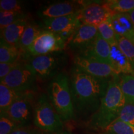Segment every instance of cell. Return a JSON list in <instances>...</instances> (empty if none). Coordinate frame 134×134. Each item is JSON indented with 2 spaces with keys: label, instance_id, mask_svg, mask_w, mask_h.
Wrapping results in <instances>:
<instances>
[{
  "label": "cell",
  "instance_id": "6da1fadb",
  "mask_svg": "<svg viewBox=\"0 0 134 134\" xmlns=\"http://www.w3.org/2000/svg\"><path fill=\"white\" fill-rule=\"evenodd\" d=\"M109 81L95 78L75 66L70 81L74 108L80 113H94L106 93Z\"/></svg>",
  "mask_w": 134,
  "mask_h": 134
},
{
  "label": "cell",
  "instance_id": "7a4b0ae2",
  "mask_svg": "<svg viewBox=\"0 0 134 134\" xmlns=\"http://www.w3.org/2000/svg\"><path fill=\"white\" fill-rule=\"evenodd\" d=\"M126 99L120 88L119 77L115 76L109 81L106 93L98 110L89 120V126L95 129L104 130L118 119Z\"/></svg>",
  "mask_w": 134,
  "mask_h": 134
},
{
  "label": "cell",
  "instance_id": "3957f363",
  "mask_svg": "<svg viewBox=\"0 0 134 134\" xmlns=\"http://www.w3.org/2000/svg\"><path fill=\"white\" fill-rule=\"evenodd\" d=\"M48 98L62 120L74 117L75 108L68 76L58 73L52 78L48 87Z\"/></svg>",
  "mask_w": 134,
  "mask_h": 134
},
{
  "label": "cell",
  "instance_id": "277c9868",
  "mask_svg": "<svg viewBox=\"0 0 134 134\" xmlns=\"http://www.w3.org/2000/svg\"><path fill=\"white\" fill-rule=\"evenodd\" d=\"M34 122L38 129L47 132H60L63 122L48 97L43 94L37 101L34 114Z\"/></svg>",
  "mask_w": 134,
  "mask_h": 134
},
{
  "label": "cell",
  "instance_id": "5b68a950",
  "mask_svg": "<svg viewBox=\"0 0 134 134\" xmlns=\"http://www.w3.org/2000/svg\"><path fill=\"white\" fill-rule=\"evenodd\" d=\"M66 42L58 35L43 29L35 40L27 54L35 57L60 52L66 47Z\"/></svg>",
  "mask_w": 134,
  "mask_h": 134
},
{
  "label": "cell",
  "instance_id": "8992f818",
  "mask_svg": "<svg viewBox=\"0 0 134 134\" xmlns=\"http://www.w3.org/2000/svg\"><path fill=\"white\" fill-rule=\"evenodd\" d=\"M37 75L28 63L22 62L13 69L1 83L19 92H26L32 88Z\"/></svg>",
  "mask_w": 134,
  "mask_h": 134
},
{
  "label": "cell",
  "instance_id": "52a82bcc",
  "mask_svg": "<svg viewBox=\"0 0 134 134\" xmlns=\"http://www.w3.org/2000/svg\"><path fill=\"white\" fill-rule=\"evenodd\" d=\"M62 57L50 53L47 55L31 57L29 64L37 77L46 80L57 75V71L62 64Z\"/></svg>",
  "mask_w": 134,
  "mask_h": 134
},
{
  "label": "cell",
  "instance_id": "ba28073f",
  "mask_svg": "<svg viewBox=\"0 0 134 134\" xmlns=\"http://www.w3.org/2000/svg\"><path fill=\"white\" fill-rule=\"evenodd\" d=\"M74 63L75 66L99 79L110 81L114 77L119 76L118 73L110 65L81 55L75 56Z\"/></svg>",
  "mask_w": 134,
  "mask_h": 134
},
{
  "label": "cell",
  "instance_id": "9c48e42d",
  "mask_svg": "<svg viewBox=\"0 0 134 134\" xmlns=\"http://www.w3.org/2000/svg\"><path fill=\"white\" fill-rule=\"evenodd\" d=\"M78 13L54 19H43L44 29L56 34L66 41L81 25Z\"/></svg>",
  "mask_w": 134,
  "mask_h": 134
},
{
  "label": "cell",
  "instance_id": "30bf717a",
  "mask_svg": "<svg viewBox=\"0 0 134 134\" xmlns=\"http://www.w3.org/2000/svg\"><path fill=\"white\" fill-rule=\"evenodd\" d=\"M114 14L103 3H91L85 4L78 13L79 21L81 24L91 25L98 27L109 18Z\"/></svg>",
  "mask_w": 134,
  "mask_h": 134
},
{
  "label": "cell",
  "instance_id": "8fae6325",
  "mask_svg": "<svg viewBox=\"0 0 134 134\" xmlns=\"http://www.w3.org/2000/svg\"><path fill=\"white\" fill-rule=\"evenodd\" d=\"M31 98L29 93H27L14 102L7 109L1 113V114L8 117L22 127L27 123L31 119L32 110Z\"/></svg>",
  "mask_w": 134,
  "mask_h": 134
},
{
  "label": "cell",
  "instance_id": "7c38bea8",
  "mask_svg": "<svg viewBox=\"0 0 134 134\" xmlns=\"http://www.w3.org/2000/svg\"><path fill=\"white\" fill-rule=\"evenodd\" d=\"M98 27L81 24L66 41V47L83 51L94 41L98 35Z\"/></svg>",
  "mask_w": 134,
  "mask_h": 134
},
{
  "label": "cell",
  "instance_id": "4fadbf2b",
  "mask_svg": "<svg viewBox=\"0 0 134 134\" xmlns=\"http://www.w3.org/2000/svg\"><path fill=\"white\" fill-rule=\"evenodd\" d=\"M80 55L85 57L107 63L112 66L110 46L98 34L96 38Z\"/></svg>",
  "mask_w": 134,
  "mask_h": 134
},
{
  "label": "cell",
  "instance_id": "5bb4252c",
  "mask_svg": "<svg viewBox=\"0 0 134 134\" xmlns=\"http://www.w3.org/2000/svg\"><path fill=\"white\" fill-rule=\"evenodd\" d=\"M83 8L80 3L61 2L52 4L38 12L43 19H54L78 13Z\"/></svg>",
  "mask_w": 134,
  "mask_h": 134
},
{
  "label": "cell",
  "instance_id": "9a60e30c",
  "mask_svg": "<svg viewBox=\"0 0 134 134\" xmlns=\"http://www.w3.org/2000/svg\"><path fill=\"white\" fill-rule=\"evenodd\" d=\"M29 24L28 18L23 15L13 24L1 31V39L12 46H19L23 34Z\"/></svg>",
  "mask_w": 134,
  "mask_h": 134
},
{
  "label": "cell",
  "instance_id": "2e32d148",
  "mask_svg": "<svg viewBox=\"0 0 134 134\" xmlns=\"http://www.w3.org/2000/svg\"><path fill=\"white\" fill-rule=\"evenodd\" d=\"M110 19L115 34L125 38L134 45V26L129 14H115Z\"/></svg>",
  "mask_w": 134,
  "mask_h": 134
},
{
  "label": "cell",
  "instance_id": "e0dca14e",
  "mask_svg": "<svg viewBox=\"0 0 134 134\" xmlns=\"http://www.w3.org/2000/svg\"><path fill=\"white\" fill-rule=\"evenodd\" d=\"M110 60L112 67L118 73L134 76V70L131 63L117 44L110 46Z\"/></svg>",
  "mask_w": 134,
  "mask_h": 134
},
{
  "label": "cell",
  "instance_id": "ac0fdd59",
  "mask_svg": "<svg viewBox=\"0 0 134 134\" xmlns=\"http://www.w3.org/2000/svg\"><path fill=\"white\" fill-rule=\"evenodd\" d=\"M42 30L34 23H29L20 40L19 47L23 53L27 54L29 48Z\"/></svg>",
  "mask_w": 134,
  "mask_h": 134
},
{
  "label": "cell",
  "instance_id": "d6986e66",
  "mask_svg": "<svg viewBox=\"0 0 134 134\" xmlns=\"http://www.w3.org/2000/svg\"><path fill=\"white\" fill-rule=\"evenodd\" d=\"M27 93L19 92L1 83L0 84V110L1 113L6 110L14 102Z\"/></svg>",
  "mask_w": 134,
  "mask_h": 134
},
{
  "label": "cell",
  "instance_id": "ffe728a7",
  "mask_svg": "<svg viewBox=\"0 0 134 134\" xmlns=\"http://www.w3.org/2000/svg\"><path fill=\"white\" fill-rule=\"evenodd\" d=\"M23 53L18 46H12L1 39L0 63H13L20 61Z\"/></svg>",
  "mask_w": 134,
  "mask_h": 134
},
{
  "label": "cell",
  "instance_id": "44dd1931",
  "mask_svg": "<svg viewBox=\"0 0 134 134\" xmlns=\"http://www.w3.org/2000/svg\"><path fill=\"white\" fill-rule=\"evenodd\" d=\"M103 4L114 14H129L134 9V0H110L105 1Z\"/></svg>",
  "mask_w": 134,
  "mask_h": 134
},
{
  "label": "cell",
  "instance_id": "7402d4cb",
  "mask_svg": "<svg viewBox=\"0 0 134 134\" xmlns=\"http://www.w3.org/2000/svg\"><path fill=\"white\" fill-rule=\"evenodd\" d=\"M119 82L125 99L134 104V76L122 74L119 77Z\"/></svg>",
  "mask_w": 134,
  "mask_h": 134
},
{
  "label": "cell",
  "instance_id": "603a6c76",
  "mask_svg": "<svg viewBox=\"0 0 134 134\" xmlns=\"http://www.w3.org/2000/svg\"><path fill=\"white\" fill-rule=\"evenodd\" d=\"M103 130L104 134H134V126L117 119Z\"/></svg>",
  "mask_w": 134,
  "mask_h": 134
},
{
  "label": "cell",
  "instance_id": "cb8c5ba5",
  "mask_svg": "<svg viewBox=\"0 0 134 134\" xmlns=\"http://www.w3.org/2000/svg\"><path fill=\"white\" fill-rule=\"evenodd\" d=\"M98 33L110 46L117 43L116 34L111 24L110 18L98 26Z\"/></svg>",
  "mask_w": 134,
  "mask_h": 134
},
{
  "label": "cell",
  "instance_id": "d4e9b609",
  "mask_svg": "<svg viewBox=\"0 0 134 134\" xmlns=\"http://www.w3.org/2000/svg\"><path fill=\"white\" fill-rule=\"evenodd\" d=\"M117 44L128 58L134 70V45L123 37L116 34Z\"/></svg>",
  "mask_w": 134,
  "mask_h": 134
},
{
  "label": "cell",
  "instance_id": "484cf974",
  "mask_svg": "<svg viewBox=\"0 0 134 134\" xmlns=\"http://www.w3.org/2000/svg\"><path fill=\"white\" fill-rule=\"evenodd\" d=\"M118 119L134 126V104L127 101L120 111Z\"/></svg>",
  "mask_w": 134,
  "mask_h": 134
},
{
  "label": "cell",
  "instance_id": "4316f807",
  "mask_svg": "<svg viewBox=\"0 0 134 134\" xmlns=\"http://www.w3.org/2000/svg\"><path fill=\"white\" fill-rule=\"evenodd\" d=\"M24 15L23 12H7L0 11V29L2 31L6 27L13 24L20 17Z\"/></svg>",
  "mask_w": 134,
  "mask_h": 134
},
{
  "label": "cell",
  "instance_id": "83f0119b",
  "mask_svg": "<svg viewBox=\"0 0 134 134\" xmlns=\"http://www.w3.org/2000/svg\"><path fill=\"white\" fill-rule=\"evenodd\" d=\"M19 125L4 115L1 114L0 116V134H10L21 127Z\"/></svg>",
  "mask_w": 134,
  "mask_h": 134
},
{
  "label": "cell",
  "instance_id": "f1b7e54d",
  "mask_svg": "<svg viewBox=\"0 0 134 134\" xmlns=\"http://www.w3.org/2000/svg\"><path fill=\"white\" fill-rule=\"evenodd\" d=\"M0 11L22 13L21 4L16 0H1Z\"/></svg>",
  "mask_w": 134,
  "mask_h": 134
},
{
  "label": "cell",
  "instance_id": "f546056e",
  "mask_svg": "<svg viewBox=\"0 0 134 134\" xmlns=\"http://www.w3.org/2000/svg\"><path fill=\"white\" fill-rule=\"evenodd\" d=\"M22 62L18 61L13 63H0V80L6 77L13 69L21 64Z\"/></svg>",
  "mask_w": 134,
  "mask_h": 134
},
{
  "label": "cell",
  "instance_id": "4dcf8cb0",
  "mask_svg": "<svg viewBox=\"0 0 134 134\" xmlns=\"http://www.w3.org/2000/svg\"><path fill=\"white\" fill-rule=\"evenodd\" d=\"M38 133V132L33 129L21 127L16 129V130H14L12 133L10 134H37Z\"/></svg>",
  "mask_w": 134,
  "mask_h": 134
},
{
  "label": "cell",
  "instance_id": "1f68e13d",
  "mask_svg": "<svg viewBox=\"0 0 134 134\" xmlns=\"http://www.w3.org/2000/svg\"><path fill=\"white\" fill-rule=\"evenodd\" d=\"M129 14L130 19H131V21L134 26V9L132 10L131 12H130L129 13Z\"/></svg>",
  "mask_w": 134,
  "mask_h": 134
},
{
  "label": "cell",
  "instance_id": "d6a6232c",
  "mask_svg": "<svg viewBox=\"0 0 134 134\" xmlns=\"http://www.w3.org/2000/svg\"><path fill=\"white\" fill-rule=\"evenodd\" d=\"M57 134H71L70 133H68V132H58V133Z\"/></svg>",
  "mask_w": 134,
  "mask_h": 134
},
{
  "label": "cell",
  "instance_id": "836d02e7",
  "mask_svg": "<svg viewBox=\"0 0 134 134\" xmlns=\"http://www.w3.org/2000/svg\"><path fill=\"white\" fill-rule=\"evenodd\" d=\"M37 134H43V133H38Z\"/></svg>",
  "mask_w": 134,
  "mask_h": 134
},
{
  "label": "cell",
  "instance_id": "e575fe53",
  "mask_svg": "<svg viewBox=\"0 0 134 134\" xmlns=\"http://www.w3.org/2000/svg\"><path fill=\"white\" fill-rule=\"evenodd\" d=\"M103 134H104V133H103Z\"/></svg>",
  "mask_w": 134,
  "mask_h": 134
}]
</instances>
